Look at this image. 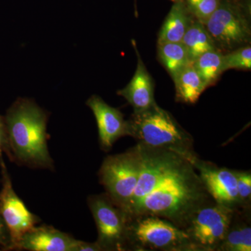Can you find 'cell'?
I'll return each mask as SVG.
<instances>
[{"instance_id":"ba28073f","label":"cell","mask_w":251,"mask_h":251,"mask_svg":"<svg viewBox=\"0 0 251 251\" xmlns=\"http://www.w3.org/2000/svg\"><path fill=\"white\" fill-rule=\"evenodd\" d=\"M97 226V243L102 251H128L127 229L128 218L108 195H92L87 199Z\"/></svg>"},{"instance_id":"ac0fdd59","label":"cell","mask_w":251,"mask_h":251,"mask_svg":"<svg viewBox=\"0 0 251 251\" xmlns=\"http://www.w3.org/2000/svg\"><path fill=\"white\" fill-rule=\"evenodd\" d=\"M184 44L191 62L206 52L218 50L214 41L202 23L194 21L183 37Z\"/></svg>"},{"instance_id":"44dd1931","label":"cell","mask_w":251,"mask_h":251,"mask_svg":"<svg viewBox=\"0 0 251 251\" xmlns=\"http://www.w3.org/2000/svg\"><path fill=\"white\" fill-rule=\"evenodd\" d=\"M184 1L196 21L204 25L217 9L221 0H184Z\"/></svg>"},{"instance_id":"603a6c76","label":"cell","mask_w":251,"mask_h":251,"mask_svg":"<svg viewBox=\"0 0 251 251\" xmlns=\"http://www.w3.org/2000/svg\"><path fill=\"white\" fill-rule=\"evenodd\" d=\"M0 151H2L11 161H12V155L10 150L4 117L1 115H0Z\"/></svg>"},{"instance_id":"8fae6325","label":"cell","mask_w":251,"mask_h":251,"mask_svg":"<svg viewBox=\"0 0 251 251\" xmlns=\"http://www.w3.org/2000/svg\"><path fill=\"white\" fill-rule=\"evenodd\" d=\"M86 104L95 117L102 150L108 151L117 140L128 136V122L118 109L110 106L97 95L92 96Z\"/></svg>"},{"instance_id":"4316f807","label":"cell","mask_w":251,"mask_h":251,"mask_svg":"<svg viewBox=\"0 0 251 251\" xmlns=\"http://www.w3.org/2000/svg\"><path fill=\"white\" fill-rule=\"evenodd\" d=\"M235 1H249V0H235Z\"/></svg>"},{"instance_id":"4fadbf2b","label":"cell","mask_w":251,"mask_h":251,"mask_svg":"<svg viewBox=\"0 0 251 251\" xmlns=\"http://www.w3.org/2000/svg\"><path fill=\"white\" fill-rule=\"evenodd\" d=\"M132 44L138 57V65L129 83L125 88L119 90L117 94L124 97L133 107V112H140L148 110L156 103L154 99V85L151 75L140 58L136 43L132 40Z\"/></svg>"},{"instance_id":"52a82bcc","label":"cell","mask_w":251,"mask_h":251,"mask_svg":"<svg viewBox=\"0 0 251 251\" xmlns=\"http://www.w3.org/2000/svg\"><path fill=\"white\" fill-rule=\"evenodd\" d=\"M234 211L216 202L196 211L183 229L195 251H217L229 228Z\"/></svg>"},{"instance_id":"9a60e30c","label":"cell","mask_w":251,"mask_h":251,"mask_svg":"<svg viewBox=\"0 0 251 251\" xmlns=\"http://www.w3.org/2000/svg\"><path fill=\"white\" fill-rule=\"evenodd\" d=\"M193 18L184 1L175 2L158 33V44L181 42L184 34L194 21Z\"/></svg>"},{"instance_id":"30bf717a","label":"cell","mask_w":251,"mask_h":251,"mask_svg":"<svg viewBox=\"0 0 251 251\" xmlns=\"http://www.w3.org/2000/svg\"><path fill=\"white\" fill-rule=\"evenodd\" d=\"M191 163L197 170L206 191L216 203L233 210L243 209L238 196L234 170L220 168L211 162L203 161L198 156Z\"/></svg>"},{"instance_id":"e0dca14e","label":"cell","mask_w":251,"mask_h":251,"mask_svg":"<svg viewBox=\"0 0 251 251\" xmlns=\"http://www.w3.org/2000/svg\"><path fill=\"white\" fill-rule=\"evenodd\" d=\"M158 59L173 80L193 63L184 44L181 42H168L158 44Z\"/></svg>"},{"instance_id":"7a4b0ae2","label":"cell","mask_w":251,"mask_h":251,"mask_svg":"<svg viewBox=\"0 0 251 251\" xmlns=\"http://www.w3.org/2000/svg\"><path fill=\"white\" fill-rule=\"evenodd\" d=\"M4 121L12 161L30 168L53 169L44 110L29 99H18L6 112Z\"/></svg>"},{"instance_id":"d4e9b609","label":"cell","mask_w":251,"mask_h":251,"mask_svg":"<svg viewBox=\"0 0 251 251\" xmlns=\"http://www.w3.org/2000/svg\"><path fill=\"white\" fill-rule=\"evenodd\" d=\"M76 251H102L99 244L96 242H87L80 240Z\"/></svg>"},{"instance_id":"2e32d148","label":"cell","mask_w":251,"mask_h":251,"mask_svg":"<svg viewBox=\"0 0 251 251\" xmlns=\"http://www.w3.org/2000/svg\"><path fill=\"white\" fill-rule=\"evenodd\" d=\"M173 80L176 89V100L185 103H196L207 87L193 63L188 64Z\"/></svg>"},{"instance_id":"7c38bea8","label":"cell","mask_w":251,"mask_h":251,"mask_svg":"<svg viewBox=\"0 0 251 251\" xmlns=\"http://www.w3.org/2000/svg\"><path fill=\"white\" fill-rule=\"evenodd\" d=\"M79 242L51 226H36L23 236L15 250L76 251Z\"/></svg>"},{"instance_id":"5b68a950","label":"cell","mask_w":251,"mask_h":251,"mask_svg":"<svg viewBox=\"0 0 251 251\" xmlns=\"http://www.w3.org/2000/svg\"><path fill=\"white\" fill-rule=\"evenodd\" d=\"M142 157L137 144L126 152L106 157L99 179L112 201L126 211L139 178Z\"/></svg>"},{"instance_id":"7402d4cb","label":"cell","mask_w":251,"mask_h":251,"mask_svg":"<svg viewBox=\"0 0 251 251\" xmlns=\"http://www.w3.org/2000/svg\"><path fill=\"white\" fill-rule=\"evenodd\" d=\"M238 196L243 209H251V173L250 171H235Z\"/></svg>"},{"instance_id":"cb8c5ba5","label":"cell","mask_w":251,"mask_h":251,"mask_svg":"<svg viewBox=\"0 0 251 251\" xmlns=\"http://www.w3.org/2000/svg\"><path fill=\"white\" fill-rule=\"evenodd\" d=\"M9 231L0 214V249L1 251H6L9 247Z\"/></svg>"},{"instance_id":"8992f818","label":"cell","mask_w":251,"mask_h":251,"mask_svg":"<svg viewBox=\"0 0 251 251\" xmlns=\"http://www.w3.org/2000/svg\"><path fill=\"white\" fill-rule=\"evenodd\" d=\"M248 1L221 0L204 25L216 49L233 50L250 42V23L245 12Z\"/></svg>"},{"instance_id":"9c48e42d","label":"cell","mask_w":251,"mask_h":251,"mask_svg":"<svg viewBox=\"0 0 251 251\" xmlns=\"http://www.w3.org/2000/svg\"><path fill=\"white\" fill-rule=\"evenodd\" d=\"M3 154L0 151V214L9 231L10 242L6 251H14L23 236L34 228L40 219L27 209L16 194Z\"/></svg>"},{"instance_id":"277c9868","label":"cell","mask_w":251,"mask_h":251,"mask_svg":"<svg viewBox=\"0 0 251 251\" xmlns=\"http://www.w3.org/2000/svg\"><path fill=\"white\" fill-rule=\"evenodd\" d=\"M127 243L128 251H195L184 229L153 215L128 219Z\"/></svg>"},{"instance_id":"3957f363","label":"cell","mask_w":251,"mask_h":251,"mask_svg":"<svg viewBox=\"0 0 251 251\" xmlns=\"http://www.w3.org/2000/svg\"><path fill=\"white\" fill-rule=\"evenodd\" d=\"M128 122V136L138 143L153 148L166 149L183 155L190 162L197 153L192 136L169 112L154 104L148 110L133 112Z\"/></svg>"},{"instance_id":"ffe728a7","label":"cell","mask_w":251,"mask_h":251,"mask_svg":"<svg viewBox=\"0 0 251 251\" xmlns=\"http://www.w3.org/2000/svg\"><path fill=\"white\" fill-rule=\"evenodd\" d=\"M224 72L229 69H240L251 70V47L238 48L231 52L223 55Z\"/></svg>"},{"instance_id":"484cf974","label":"cell","mask_w":251,"mask_h":251,"mask_svg":"<svg viewBox=\"0 0 251 251\" xmlns=\"http://www.w3.org/2000/svg\"><path fill=\"white\" fill-rule=\"evenodd\" d=\"M171 1H173V2H178V1H184V0H171Z\"/></svg>"},{"instance_id":"d6986e66","label":"cell","mask_w":251,"mask_h":251,"mask_svg":"<svg viewBox=\"0 0 251 251\" xmlns=\"http://www.w3.org/2000/svg\"><path fill=\"white\" fill-rule=\"evenodd\" d=\"M223 55L219 50L209 51L193 62L206 87L214 85L224 72Z\"/></svg>"},{"instance_id":"5bb4252c","label":"cell","mask_w":251,"mask_h":251,"mask_svg":"<svg viewBox=\"0 0 251 251\" xmlns=\"http://www.w3.org/2000/svg\"><path fill=\"white\" fill-rule=\"evenodd\" d=\"M251 251V209L235 210L227 233L217 251Z\"/></svg>"},{"instance_id":"6da1fadb","label":"cell","mask_w":251,"mask_h":251,"mask_svg":"<svg viewBox=\"0 0 251 251\" xmlns=\"http://www.w3.org/2000/svg\"><path fill=\"white\" fill-rule=\"evenodd\" d=\"M138 145L141 169L125 211L128 219L156 216L183 229L196 211L215 202L204 188L197 170L186 157L166 149Z\"/></svg>"}]
</instances>
